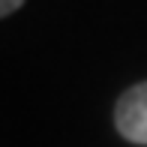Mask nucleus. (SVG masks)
<instances>
[{
    "mask_svg": "<svg viewBox=\"0 0 147 147\" xmlns=\"http://www.w3.org/2000/svg\"><path fill=\"white\" fill-rule=\"evenodd\" d=\"M114 126L129 144L147 147V81L132 84L114 105Z\"/></svg>",
    "mask_w": 147,
    "mask_h": 147,
    "instance_id": "f257e3e1",
    "label": "nucleus"
},
{
    "mask_svg": "<svg viewBox=\"0 0 147 147\" xmlns=\"http://www.w3.org/2000/svg\"><path fill=\"white\" fill-rule=\"evenodd\" d=\"M21 6H24V0H0V18L12 15V12L21 9Z\"/></svg>",
    "mask_w": 147,
    "mask_h": 147,
    "instance_id": "f03ea898",
    "label": "nucleus"
}]
</instances>
